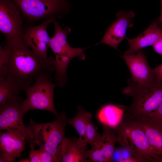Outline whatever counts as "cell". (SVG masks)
Instances as JSON below:
<instances>
[{
  "label": "cell",
  "mask_w": 162,
  "mask_h": 162,
  "mask_svg": "<svg viewBox=\"0 0 162 162\" xmlns=\"http://www.w3.org/2000/svg\"><path fill=\"white\" fill-rule=\"evenodd\" d=\"M125 61L131 73L132 80L140 85L152 83L156 80L154 69L149 65L146 57L142 49L133 54L124 55Z\"/></svg>",
  "instance_id": "cell-7"
},
{
  "label": "cell",
  "mask_w": 162,
  "mask_h": 162,
  "mask_svg": "<svg viewBox=\"0 0 162 162\" xmlns=\"http://www.w3.org/2000/svg\"><path fill=\"white\" fill-rule=\"evenodd\" d=\"M86 142L79 138L65 137L62 146V162H87L85 155L87 147Z\"/></svg>",
  "instance_id": "cell-14"
},
{
  "label": "cell",
  "mask_w": 162,
  "mask_h": 162,
  "mask_svg": "<svg viewBox=\"0 0 162 162\" xmlns=\"http://www.w3.org/2000/svg\"><path fill=\"white\" fill-rule=\"evenodd\" d=\"M131 118L142 130L150 145L162 158V128L145 117Z\"/></svg>",
  "instance_id": "cell-15"
},
{
  "label": "cell",
  "mask_w": 162,
  "mask_h": 162,
  "mask_svg": "<svg viewBox=\"0 0 162 162\" xmlns=\"http://www.w3.org/2000/svg\"><path fill=\"white\" fill-rule=\"evenodd\" d=\"M124 94L132 97L133 101L128 109L132 118L146 117L154 112L162 102V84L156 80L151 83L140 85L132 79L127 80Z\"/></svg>",
  "instance_id": "cell-4"
},
{
  "label": "cell",
  "mask_w": 162,
  "mask_h": 162,
  "mask_svg": "<svg viewBox=\"0 0 162 162\" xmlns=\"http://www.w3.org/2000/svg\"><path fill=\"white\" fill-rule=\"evenodd\" d=\"M117 142L140 162H162L161 157L149 143L141 128L133 119L115 129Z\"/></svg>",
  "instance_id": "cell-2"
},
{
  "label": "cell",
  "mask_w": 162,
  "mask_h": 162,
  "mask_svg": "<svg viewBox=\"0 0 162 162\" xmlns=\"http://www.w3.org/2000/svg\"><path fill=\"white\" fill-rule=\"evenodd\" d=\"M104 127L100 143L97 147L102 152L108 162H110L112 160L115 150L116 144L117 142V135L114 129Z\"/></svg>",
  "instance_id": "cell-17"
},
{
  "label": "cell",
  "mask_w": 162,
  "mask_h": 162,
  "mask_svg": "<svg viewBox=\"0 0 162 162\" xmlns=\"http://www.w3.org/2000/svg\"><path fill=\"white\" fill-rule=\"evenodd\" d=\"M77 108V114L73 118H68L67 123L77 131L79 138L85 142L86 126L88 120L92 118V115L80 106H78Z\"/></svg>",
  "instance_id": "cell-18"
},
{
  "label": "cell",
  "mask_w": 162,
  "mask_h": 162,
  "mask_svg": "<svg viewBox=\"0 0 162 162\" xmlns=\"http://www.w3.org/2000/svg\"><path fill=\"white\" fill-rule=\"evenodd\" d=\"M7 52L4 47L0 46V72L3 70L7 62Z\"/></svg>",
  "instance_id": "cell-24"
},
{
  "label": "cell",
  "mask_w": 162,
  "mask_h": 162,
  "mask_svg": "<svg viewBox=\"0 0 162 162\" xmlns=\"http://www.w3.org/2000/svg\"><path fill=\"white\" fill-rule=\"evenodd\" d=\"M4 47L7 58L0 76L11 77L20 90L30 86L39 76L55 71L53 57L45 59L40 57L25 44L22 37L6 38Z\"/></svg>",
  "instance_id": "cell-1"
},
{
  "label": "cell",
  "mask_w": 162,
  "mask_h": 162,
  "mask_svg": "<svg viewBox=\"0 0 162 162\" xmlns=\"http://www.w3.org/2000/svg\"><path fill=\"white\" fill-rule=\"evenodd\" d=\"M143 117L147 118L153 123L162 128V102L154 112L148 116Z\"/></svg>",
  "instance_id": "cell-23"
},
{
  "label": "cell",
  "mask_w": 162,
  "mask_h": 162,
  "mask_svg": "<svg viewBox=\"0 0 162 162\" xmlns=\"http://www.w3.org/2000/svg\"><path fill=\"white\" fill-rule=\"evenodd\" d=\"M23 14L34 20L56 14L64 4V0H15Z\"/></svg>",
  "instance_id": "cell-8"
},
{
  "label": "cell",
  "mask_w": 162,
  "mask_h": 162,
  "mask_svg": "<svg viewBox=\"0 0 162 162\" xmlns=\"http://www.w3.org/2000/svg\"><path fill=\"white\" fill-rule=\"evenodd\" d=\"M56 117L55 120L44 123H37L31 118L28 126L35 146L44 148L61 162L62 146L68 118L64 111Z\"/></svg>",
  "instance_id": "cell-3"
},
{
  "label": "cell",
  "mask_w": 162,
  "mask_h": 162,
  "mask_svg": "<svg viewBox=\"0 0 162 162\" xmlns=\"http://www.w3.org/2000/svg\"><path fill=\"white\" fill-rule=\"evenodd\" d=\"M57 84L52 82L51 74L38 76L32 85L24 90L27 95L22 103L24 113L31 110H44L49 111L57 117L53 102L54 91Z\"/></svg>",
  "instance_id": "cell-5"
},
{
  "label": "cell",
  "mask_w": 162,
  "mask_h": 162,
  "mask_svg": "<svg viewBox=\"0 0 162 162\" xmlns=\"http://www.w3.org/2000/svg\"><path fill=\"white\" fill-rule=\"evenodd\" d=\"M116 19L106 30L102 40L98 43L107 44L117 49L119 44L126 38L128 28L133 26L132 19L135 16L132 11L120 10L116 14Z\"/></svg>",
  "instance_id": "cell-11"
},
{
  "label": "cell",
  "mask_w": 162,
  "mask_h": 162,
  "mask_svg": "<svg viewBox=\"0 0 162 162\" xmlns=\"http://www.w3.org/2000/svg\"><path fill=\"white\" fill-rule=\"evenodd\" d=\"M124 112L122 106L108 104L100 109L97 117L104 127L115 129L122 122Z\"/></svg>",
  "instance_id": "cell-16"
},
{
  "label": "cell",
  "mask_w": 162,
  "mask_h": 162,
  "mask_svg": "<svg viewBox=\"0 0 162 162\" xmlns=\"http://www.w3.org/2000/svg\"><path fill=\"white\" fill-rule=\"evenodd\" d=\"M98 128L92 122V118H90L86 126L85 142L92 148L98 146L101 139V135L98 132Z\"/></svg>",
  "instance_id": "cell-20"
},
{
  "label": "cell",
  "mask_w": 162,
  "mask_h": 162,
  "mask_svg": "<svg viewBox=\"0 0 162 162\" xmlns=\"http://www.w3.org/2000/svg\"><path fill=\"white\" fill-rule=\"evenodd\" d=\"M160 4V15L157 21L158 25L162 28V0H159Z\"/></svg>",
  "instance_id": "cell-28"
},
{
  "label": "cell",
  "mask_w": 162,
  "mask_h": 162,
  "mask_svg": "<svg viewBox=\"0 0 162 162\" xmlns=\"http://www.w3.org/2000/svg\"><path fill=\"white\" fill-rule=\"evenodd\" d=\"M162 38V28L157 21H153L140 34L134 38H127L129 48L124 55L134 54L137 50L149 46H152L158 40Z\"/></svg>",
  "instance_id": "cell-13"
},
{
  "label": "cell",
  "mask_w": 162,
  "mask_h": 162,
  "mask_svg": "<svg viewBox=\"0 0 162 162\" xmlns=\"http://www.w3.org/2000/svg\"><path fill=\"white\" fill-rule=\"evenodd\" d=\"M119 162H140L138 159L132 156L131 157L122 159L119 160Z\"/></svg>",
  "instance_id": "cell-27"
},
{
  "label": "cell",
  "mask_w": 162,
  "mask_h": 162,
  "mask_svg": "<svg viewBox=\"0 0 162 162\" xmlns=\"http://www.w3.org/2000/svg\"><path fill=\"white\" fill-rule=\"evenodd\" d=\"M152 46L156 52L162 56V38L157 41Z\"/></svg>",
  "instance_id": "cell-26"
},
{
  "label": "cell",
  "mask_w": 162,
  "mask_h": 162,
  "mask_svg": "<svg viewBox=\"0 0 162 162\" xmlns=\"http://www.w3.org/2000/svg\"><path fill=\"white\" fill-rule=\"evenodd\" d=\"M20 91L17 85L11 77L0 76V104L17 95Z\"/></svg>",
  "instance_id": "cell-19"
},
{
  "label": "cell",
  "mask_w": 162,
  "mask_h": 162,
  "mask_svg": "<svg viewBox=\"0 0 162 162\" xmlns=\"http://www.w3.org/2000/svg\"><path fill=\"white\" fill-rule=\"evenodd\" d=\"M22 20L16 7L7 0H1L0 31L6 38L22 37Z\"/></svg>",
  "instance_id": "cell-9"
},
{
  "label": "cell",
  "mask_w": 162,
  "mask_h": 162,
  "mask_svg": "<svg viewBox=\"0 0 162 162\" xmlns=\"http://www.w3.org/2000/svg\"><path fill=\"white\" fill-rule=\"evenodd\" d=\"M156 76V80L162 84V63L156 66L154 69Z\"/></svg>",
  "instance_id": "cell-25"
},
{
  "label": "cell",
  "mask_w": 162,
  "mask_h": 162,
  "mask_svg": "<svg viewBox=\"0 0 162 162\" xmlns=\"http://www.w3.org/2000/svg\"><path fill=\"white\" fill-rule=\"evenodd\" d=\"M85 158L87 162L92 161L94 162H108L103 153L97 147L87 150Z\"/></svg>",
  "instance_id": "cell-22"
},
{
  "label": "cell",
  "mask_w": 162,
  "mask_h": 162,
  "mask_svg": "<svg viewBox=\"0 0 162 162\" xmlns=\"http://www.w3.org/2000/svg\"><path fill=\"white\" fill-rule=\"evenodd\" d=\"M0 133V148L1 153L14 162L20 157L25 147V136L18 130L11 129Z\"/></svg>",
  "instance_id": "cell-12"
},
{
  "label": "cell",
  "mask_w": 162,
  "mask_h": 162,
  "mask_svg": "<svg viewBox=\"0 0 162 162\" xmlns=\"http://www.w3.org/2000/svg\"><path fill=\"white\" fill-rule=\"evenodd\" d=\"M29 154L31 162H59L56 158L42 148L37 150L31 148Z\"/></svg>",
  "instance_id": "cell-21"
},
{
  "label": "cell",
  "mask_w": 162,
  "mask_h": 162,
  "mask_svg": "<svg viewBox=\"0 0 162 162\" xmlns=\"http://www.w3.org/2000/svg\"><path fill=\"white\" fill-rule=\"evenodd\" d=\"M20 162H30V160H29V158L28 159H22V160H21L20 161Z\"/></svg>",
  "instance_id": "cell-29"
},
{
  "label": "cell",
  "mask_w": 162,
  "mask_h": 162,
  "mask_svg": "<svg viewBox=\"0 0 162 162\" xmlns=\"http://www.w3.org/2000/svg\"><path fill=\"white\" fill-rule=\"evenodd\" d=\"M23 100L16 95L0 104V129L7 130L14 128L18 130L26 137L30 148H34L28 126L25 125L23 121L25 114L22 110Z\"/></svg>",
  "instance_id": "cell-6"
},
{
  "label": "cell",
  "mask_w": 162,
  "mask_h": 162,
  "mask_svg": "<svg viewBox=\"0 0 162 162\" xmlns=\"http://www.w3.org/2000/svg\"><path fill=\"white\" fill-rule=\"evenodd\" d=\"M54 17H50L41 24L28 28L22 35L25 44L35 53L41 58L48 59L47 52L50 38L47 32V26L52 22Z\"/></svg>",
  "instance_id": "cell-10"
}]
</instances>
